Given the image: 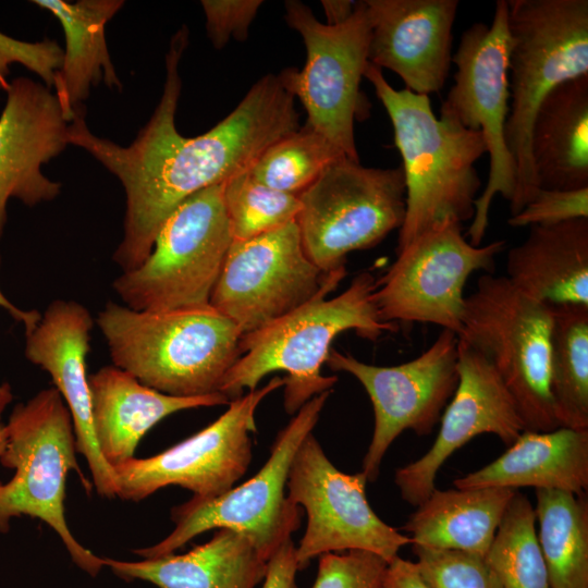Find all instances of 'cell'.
<instances>
[{
    "mask_svg": "<svg viewBox=\"0 0 588 588\" xmlns=\"http://www.w3.org/2000/svg\"><path fill=\"white\" fill-rule=\"evenodd\" d=\"M5 428L0 463L14 474L0 481V532L10 529L12 518H38L59 536L77 567L97 576L103 567L101 558L76 540L65 519L69 473L75 471L87 491L93 487L79 469L72 417L59 391L45 389L17 404Z\"/></svg>",
    "mask_w": 588,
    "mask_h": 588,
    "instance_id": "obj_6",
    "label": "cell"
},
{
    "mask_svg": "<svg viewBox=\"0 0 588 588\" xmlns=\"http://www.w3.org/2000/svg\"><path fill=\"white\" fill-rule=\"evenodd\" d=\"M576 219H588V187L539 188L535 197L507 222L511 226L522 228L554 225Z\"/></svg>",
    "mask_w": 588,
    "mask_h": 588,
    "instance_id": "obj_36",
    "label": "cell"
},
{
    "mask_svg": "<svg viewBox=\"0 0 588 588\" xmlns=\"http://www.w3.org/2000/svg\"><path fill=\"white\" fill-rule=\"evenodd\" d=\"M457 342L454 332L442 329L422 354L391 367L330 350L326 364L354 376L372 404L373 432L362 468L367 481L378 478L385 452L403 431L426 436L433 430L457 387Z\"/></svg>",
    "mask_w": 588,
    "mask_h": 588,
    "instance_id": "obj_17",
    "label": "cell"
},
{
    "mask_svg": "<svg viewBox=\"0 0 588 588\" xmlns=\"http://www.w3.org/2000/svg\"><path fill=\"white\" fill-rule=\"evenodd\" d=\"M61 23L65 50L56 73V96L70 122L82 109L90 88L101 81L110 88H122L106 42L105 26L123 7L122 0H34Z\"/></svg>",
    "mask_w": 588,
    "mask_h": 588,
    "instance_id": "obj_27",
    "label": "cell"
},
{
    "mask_svg": "<svg viewBox=\"0 0 588 588\" xmlns=\"http://www.w3.org/2000/svg\"><path fill=\"white\" fill-rule=\"evenodd\" d=\"M371 20L368 62L397 74L406 89H442L452 63L457 0H365Z\"/></svg>",
    "mask_w": 588,
    "mask_h": 588,
    "instance_id": "obj_21",
    "label": "cell"
},
{
    "mask_svg": "<svg viewBox=\"0 0 588 588\" xmlns=\"http://www.w3.org/2000/svg\"><path fill=\"white\" fill-rule=\"evenodd\" d=\"M7 428H5V425H1L0 424V456L2 454V452L4 451L5 449V445H7Z\"/></svg>",
    "mask_w": 588,
    "mask_h": 588,
    "instance_id": "obj_43",
    "label": "cell"
},
{
    "mask_svg": "<svg viewBox=\"0 0 588 588\" xmlns=\"http://www.w3.org/2000/svg\"><path fill=\"white\" fill-rule=\"evenodd\" d=\"M364 77L389 114L403 162L406 210L396 252L443 221H471L481 187L475 163L487 154L482 133L437 118L429 96L393 88L369 62Z\"/></svg>",
    "mask_w": 588,
    "mask_h": 588,
    "instance_id": "obj_2",
    "label": "cell"
},
{
    "mask_svg": "<svg viewBox=\"0 0 588 588\" xmlns=\"http://www.w3.org/2000/svg\"><path fill=\"white\" fill-rule=\"evenodd\" d=\"M355 1L351 0H322L321 5L327 17L328 25L344 23L351 17L355 9Z\"/></svg>",
    "mask_w": 588,
    "mask_h": 588,
    "instance_id": "obj_42",
    "label": "cell"
},
{
    "mask_svg": "<svg viewBox=\"0 0 588 588\" xmlns=\"http://www.w3.org/2000/svg\"><path fill=\"white\" fill-rule=\"evenodd\" d=\"M342 157L346 156L305 124L267 147L247 171L271 188L299 195L329 164Z\"/></svg>",
    "mask_w": 588,
    "mask_h": 588,
    "instance_id": "obj_32",
    "label": "cell"
},
{
    "mask_svg": "<svg viewBox=\"0 0 588 588\" xmlns=\"http://www.w3.org/2000/svg\"><path fill=\"white\" fill-rule=\"evenodd\" d=\"M457 372V387L441 417L432 446L395 471L394 481L402 499L414 506L436 489L437 474L446 460L473 438L492 433L509 446L525 431L516 403L494 366L461 339Z\"/></svg>",
    "mask_w": 588,
    "mask_h": 588,
    "instance_id": "obj_18",
    "label": "cell"
},
{
    "mask_svg": "<svg viewBox=\"0 0 588 588\" xmlns=\"http://www.w3.org/2000/svg\"><path fill=\"white\" fill-rule=\"evenodd\" d=\"M530 154L539 188L588 187V76L564 82L544 98Z\"/></svg>",
    "mask_w": 588,
    "mask_h": 588,
    "instance_id": "obj_26",
    "label": "cell"
},
{
    "mask_svg": "<svg viewBox=\"0 0 588 588\" xmlns=\"http://www.w3.org/2000/svg\"><path fill=\"white\" fill-rule=\"evenodd\" d=\"M5 93L0 114V238L9 199L33 207L60 194L61 184L44 175L41 166L70 145V121L48 87L17 77Z\"/></svg>",
    "mask_w": 588,
    "mask_h": 588,
    "instance_id": "obj_19",
    "label": "cell"
},
{
    "mask_svg": "<svg viewBox=\"0 0 588 588\" xmlns=\"http://www.w3.org/2000/svg\"><path fill=\"white\" fill-rule=\"evenodd\" d=\"M550 392L560 427L588 430V306L552 307Z\"/></svg>",
    "mask_w": 588,
    "mask_h": 588,
    "instance_id": "obj_30",
    "label": "cell"
},
{
    "mask_svg": "<svg viewBox=\"0 0 588 588\" xmlns=\"http://www.w3.org/2000/svg\"><path fill=\"white\" fill-rule=\"evenodd\" d=\"M287 25L299 33L306 47V62L298 71L278 74L284 88L303 103L306 124L324 136L347 158L359 161L354 133L357 119L368 112L359 86L368 64L371 20L365 0L342 24L319 22L303 2H284Z\"/></svg>",
    "mask_w": 588,
    "mask_h": 588,
    "instance_id": "obj_10",
    "label": "cell"
},
{
    "mask_svg": "<svg viewBox=\"0 0 588 588\" xmlns=\"http://www.w3.org/2000/svg\"><path fill=\"white\" fill-rule=\"evenodd\" d=\"M536 531L535 509L517 491L485 556L502 588H551Z\"/></svg>",
    "mask_w": 588,
    "mask_h": 588,
    "instance_id": "obj_31",
    "label": "cell"
},
{
    "mask_svg": "<svg viewBox=\"0 0 588 588\" xmlns=\"http://www.w3.org/2000/svg\"><path fill=\"white\" fill-rule=\"evenodd\" d=\"M416 566L430 588H502L485 556L413 547Z\"/></svg>",
    "mask_w": 588,
    "mask_h": 588,
    "instance_id": "obj_34",
    "label": "cell"
},
{
    "mask_svg": "<svg viewBox=\"0 0 588 588\" xmlns=\"http://www.w3.org/2000/svg\"><path fill=\"white\" fill-rule=\"evenodd\" d=\"M505 245L498 240L474 246L455 220L431 226L397 250L377 281L373 301L379 317L393 323H432L457 335L468 278L477 271L493 273L495 257Z\"/></svg>",
    "mask_w": 588,
    "mask_h": 588,
    "instance_id": "obj_13",
    "label": "cell"
},
{
    "mask_svg": "<svg viewBox=\"0 0 588 588\" xmlns=\"http://www.w3.org/2000/svg\"><path fill=\"white\" fill-rule=\"evenodd\" d=\"M223 201L233 240H249L279 229L292 221L301 210L298 195L271 188L248 171L223 184Z\"/></svg>",
    "mask_w": 588,
    "mask_h": 588,
    "instance_id": "obj_33",
    "label": "cell"
},
{
    "mask_svg": "<svg viewBox=\"0 0 588 588\" xmlns=\"http://www.w3.org/2000/svg\"><path fill=\"white\" fill-rule=\"evenodd\" d=\"M1 262V257H0ZM0 307L7 311L19 322H22L25 333L33 330L41 318V314L37 310H23L10 302L0 290ZM13 394L8 383H0V418L5 407L12 402Z\"/></svg>",
    "mask_w": 588,
    "mask_h": 588,
    "instance_id": "obj_41",
    "label": "cell"
},
{
    "mask_svg": "<svg viewBox=\"0 0 588 588\" xmlns=\"http://www.w3.org/2000/svg\"><path fill=\"white\" fill-rule=\"evenodd\" d=\"M296 547L286 539L270 556L261 588H297Z\"/></svg>",
    "mask_w": 588,
    "mask_h": 588,
    "instance_id": "obj_39",
    "label": "cell"
},
{
    "mask_svg": "<svg viewBox=\"0 0 588 588\" xmlns=\"http://www.w3.org/2000/svg\"><path fill=\"white\" fill-rule=\"evenodd\" d=\"M377 280L369 272L356 275L341 294L319 296L271 323L246 334L240 342L241 356L225 375L219 392L229 401L257 389L260 380L284 371V408L296 414L314 396L331 391L336 376H323L332 341L353 330L376 341L399 326L379 317L373 293Z\"/></svg>",
    "mask_w": 588,
    "mask_h": 588,
    "instance_id": "obj_3",
    "label": "cell"
},
{
    "mask_svg": "<svg viewBox=\"0 0 588 588\" xmlns=\"http://www.w3.org/2000/svg\"><path fill=\"white\" fill-rule=\"evenodd\" d=\"M187 41L188 29L182 26L166 56L160 101L132 144L124 147L96 136L82 109L69 123V144L85 149L123 185L124 232L113 254L123 272L143 264L160 226L184 200L247 171L267 147L299 128L295 98L278 74L269 73L211 130L182 136L175 112L182 87L179 65Z\"/></svg>",
    "mask_w": 588,
    "mask_h": 588,
    "instance_id": "obj_1",
    "label": "cell"
},
{
    "mask_svg": "<svg viewBox=\"0 0 588 588\" xmlns=\"http://www.w3.org/2000/svg\"><path fill=\"white\" fill-rule=\"evenodd\" d=\"M511 46L507 0H498L490 26L477 22L462 34L452 54L456 65L454 85L440 109V117L481 132L489 155L488 182L475 200L466 233L474 246L480 245L487 232L494 197L501 195L511 203L516 193V166L505 139Z\"/></svg>",
    "mask_w": 588,
    "mask_h": 588,
    "instance_id": "obj_9",
    "label": "cell"
},
{
    "mask_svg": "<svg viewBox=\"0 0 588 588\" xmlns=\"http://www.w3.org/2000/svg\"><path fill=\"white\" fill-rule=\"evenodd\" d=\"M63 61V50L54 41L44 39L28 42L12 38L0 32V89L7 91L10 85L9 65L20 63L40 76L49 89L54 85L56 73Z\"/></svg>",
    "mask_w": 588,
    "mask_h": 588,
    "instance_id": "obj_37",
    "label": "cell"
},
{
    "mask_svg": "<svg viewBox=\"0 0 588 588\" xmlns=\"http://www.w3.org/2000/svg\"><path fill=\"white\" fill-rule=\"evenodd\" d=\"M505 277L548 306H588V219L530 226L507 252Z\"/></svg>",
    "mask_w": 588,
    "mask_h": 588,
    "instance_id": "obj_25",
    "label": "cell"
},
{
    "mask_svg": "<svg viewBox=\"0 0 588 588\" xmlns=\"http://www.w3.org/2000/svg\"><path fill=\"white\" fill-rule=\"evenodd\" d=\"M381 588H430L419 574L415 562L401 559L391 560L385 568Z\"/></svg>",
    "mask_w": 588,
    "mask_h": 588,
    "instance_id": "obj_40",
    "label": "cell"
},
{
    "mask_svg": "<svg viewBox=\"0 0 588 588\" xmlns=\"http://www.w3.org/2000/svg\"><path fill=\"white\" fill-rule=\"evenodd\" d=\"M456 489H553L584 494L588 488V430H525L497 460L453 481Z\"/></svg>",
    "mask_w": 588,
    "mask_h": 588,
    "instance_id": "obj_24",
    "label": "cell"
},
{
    "mask_svg": "<svg viewBox=\"0 0 588 588\" xmlns=\"http://www.w3.org/2000/svg\"><path fill=\"white\" fill-rule=\"evenodd\" d=\"M346 269L320 270L305 254L295 221L233 240L210 305L246 334L335 290Z\"/></svg>",
    "mask_w": 588,
    "mask_h": 588,
    "instance_id": "obj_14",
    "label": "cell"
},
{
    "mask_svg": "<svg viewBox=\"0 0 588 588\" xmlns=\"http://www.w3.org/2000/svg\"><path fill=\"white\" fill-rule=\"evenodd\" d=\"M537 540L551 588H588L586 493L536 489Z\"/></svg>",
    "mask_w": 588,
    "mask_h": 588,
    "instance_id": "obj_29",
    "label": "cell"
},
{
    "mask_svg": "<svg viewBox=\"0 0 588 588\" xmlns=\"http://www.w3.org/2000/svg\"><path fill=\"white\" fill-rule=\"evenodd\" d=\"M101 560L118 577L158 588H256L265 578L268 562L249 535L230 528L217 529L209 541L184 554Z\"/></svg>",
    "mask_w": 588,
    "mask_h": 588,
    "instance_id": "obj_23",
    "label": "cell"
},
{
    "mask_svg": "<svg viewBox=\"0 0 588 588\" xmlns=\"http://www.w3.org/2000/svg\"><path fill=\"white\" fill-rule=\"evenodd\" d=\"M93 324L89 311L79 303L53 301L36 327L25 333V356L50 375L70 411L76 450L86 458L97 493L113 499V468L99 452L91 416L86 356Z\"/></svg>",
    "mask_w": 588,
    "mask_h": 588,
    "instance_id": "obj_20",
    "label": "cell"
},
{
    "mask_svg": "<svg viewBox=\"0 0 588 588\" xmlns=\"http://www.w3.org/2000/svg\"><path fill=\"white\" fill-rule=\"evenodd\" d=\"M553 309L524 294L505 275L483 273L465 296V341L494 366L528 431L559 428L550 392Z\"/></svg>",
    "mask_w": 588,
    "mask_h": 588,
    "instance_id": "obj_7",
    "label": "cell"
},
{
    "mask_svg": "<svg viewBox=\"0 0 588 588\" xmlns=\"http://www.w3.org/2000/svg\"><path fill=\"white\" fill-rule=\"evenodd\" d=\"M88 384L95 438L101 456L112 468L134 458L142 438L167 416L230 403L221 393L193 397L168 395L115 366L89 375Z\"/></svg>",
    "mask_w": 588,
    "mask_h": 588,
    "instance_id": "obj_22",
    "label": "cell"
},
{
    "mask_svg": "<svg viewBox=\"0 0 588 588\" xmlns=\"http://www.w3.org/2000/svg\"><path fill=\"white\" fill-rule=\"evenodd\" d=\"M388 562L362 550L319 556L313 588H381Z\"/></svg>",
    "mask_w": 588,
    "mask_h": 588,
    "instance_id": "obj_35",
    "label": "cell"
},
{
    "mask_svg": "<svg viewBox=\"0 0 588 588\" xmlns=\"http://www.w3.org/2000/svg\"><path fill=\"white\" fill-rule=\"evenodd\" d=\"M507 7L512 46L505 139L517 173L510 203L515 216L539 189L530 140L540 105L560 84L588 76V1L509 0Z\"/></svg>",
    "mask_w": 588,
    "mask_h": 588,
    "instance_id": "obj_5",
    "label": "cell"
},
{
    "mask_svg": "<svg viewBox=\"0 0 588 588\" xmlns=\"http://www.w3.org/2000/svg\"><path fill=\"white\" fill-rule=\"evenodd\" d=\"M331 391L305 403L278 433L271 453L259 471L238 487L212 499L193 497L171 511L173 531L158 543L135 549L143 559L174 553L194 537L219 528L249 535L269 560L301 525L299 506L285 497L293 457L315 428Z\"/></svg>",
    "mask_w": 588,
    "mask_h": 588,
    "instance_id": "obj_11",
    "label": "cell"
},
{
    "mask_svg": "<svg viewBox=\"0 0 588 588\" xmlns=\"http://www.w3.org/2000/svg\"><path fill=\"white\" fill-rule=\"evenodd\" d=\"M261 0H203L207 34L216 49L233 37L245 40Z\"/></svg>",
    "mask_w": 588,
    "mask_h": 588,
    "instance_id": "obj_38",
    "label": "cell"
},
{
    "mask_svg": "<svg viewBox=\"0 0 588 588\" xmlns=\"http://www.w3.org/2000/svg\"><path fill=\"white\" fill-rule=\"evenodd\" d=\"M516 492L497 487L434 489L402 529L411 534L413 547L486 556Z\"/></svg>",
    "mask_w": 588,
    "mask_h": 588,
    "instance_id": "obj_28",
    "label": "cell"
},
{
    "mask_svg": "<svg viewBox=\"0 0 588 588\" xmlns=\"http://www.w3.org/2000/svg\"><path fill=\"white\" fill-rule=\"evenodd\" d=\"M296 217L307 257L323 272L344 268L347 254L379 244L402 226L406 210L399 168H368L342 157L299 195Z\"/></svg>",
    "mask_w": 588,
    "mask_h": 588,
    "instance_id": "obj_12",
    "label": "cell"
},
{
    "mask_svg": "<svg viewBox=\"0 0 588 588\" xmlns=\"http://www.w3.org/2000/svg\"><path fill=\"white\" fill-rule=\"evenodd\" d=\"M96 321L113 366L168 395L220 393L241 356L242 332L210 304L140 311L108 302Z\"/></svg>",
    "mask_w": 588,
    "mask_h": 588,
    "instance_id": "obj_4",
    "label": "cell"
},
{
    "mask_svg": "<svg viewBox=\"0 0 588 588\" xmlns=\"http://www.w3.org/2000/svg\"><path fill=\"white\" fill-rule=\"evenodd\" d=\"M364 474H345L326 456L309 433L297 449L287 475V498L302 505L307 526L298 547V571L324 553L362 550L388 563L411 543L408 536L385 524L370 507Z\"/></svg>",
    "mask_w": 588,
    "mask_h": 588,
    "instance_id": "obj_15",
    "label": "cell"
},
{
    "mask_svg": "<svg viewBox=\"0 0 588 588\" xmlns=\"http://www.w3.org/2000/svg\"><path fill=\"white\" fill-rule=\"evenodd\" d=\"M284 385L281 377L230 401L228 409L206 428L147 458L113 467L115 494L140 501L168 486H179L199 499L221 495L244 476L252 461L250 434L255 412L271 392Z\"/></svg>",
    "mask_w": 588,
    "mask_h": 588,
    "instance_id": "obj_16",
    "label": "cell"
},
{
    "mask_svg": "<svg viewBox=\"0 0 588 588\" xmlns=\"http://www.w3.org/2000/svg\"><path fill=\"white\" fill-rule=\"evenodd\" d=\"M222 184L184 200L160 226L143 264L113 281L126 307L162 311L210 303L233 242Z\"/></svg>",
    "mask_w": 588,
    "mask_h": 588,
    "instance_id": "obj_8",
    "label": "cell"
}]
</instances>
